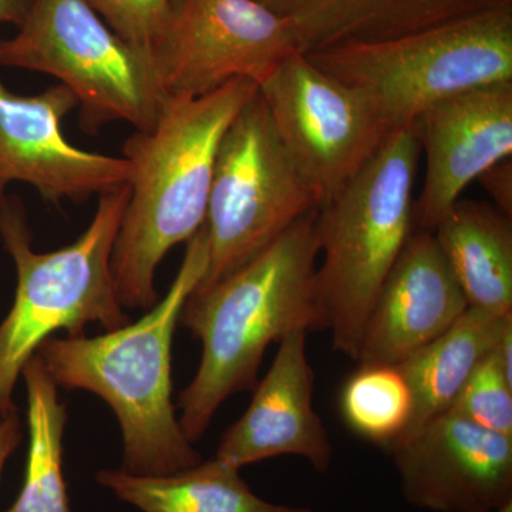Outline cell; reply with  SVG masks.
<instances>
[{"label": "cell", "instance_id": "obj_1", "mask_svg": "<svg viewBox=\"0 0 512 512\" xmlns=\"http://www.w3.org/2000/svg\"><path fill=\"white\" fill-rule=\"evenodd\" d=\"M316 212L234 274L188 296L180 323L202 342L198 372L178 396V421L191 443L229 396L254 389L269 345L296 329L326 330L316 291Z\"/></svg>", "mask_w": 512, "mask_h": 512}, {"label": "cell", "instance_id": "obj_2", "mask_svg": "<svg viewBox=\"0 0 512 512\" xmlns=\"http://www.w3.org/2000/svg\"><path fill=\"white\" fill-rule=\"evenodd\" d=\"M256 93L258 84L237 79L205 96L165 97L156 126L124 143L130 198L111 254L123 308L150 311L158 302V265L204 225L218 147Z\"/></svg>", "mask_w": 512, "mask_h": 512}, {"label": "cell", "instance_id": "obj_3", "mask_svg": "<svg viewBox=\"0 0 512 512\" xmlns=\"http://www.w3.org/2000/svg\"><path fill=\"white\" fill-rule=\"evenodd\" d=\"M208 265L204 225L187 242L183 264L146 315L106 335L49 338L36 355L57 387L89 390L109 403L123 431L121 470L137 476H167L201 463L175 417L171 348L188 296Z\"/></svg>", "mask_w": 512, "mask_h": 512}, {"label": "cell", "instance_id": "obj_4", "mask_svg": "<svg viewBox=\"0 0 512 512\" xmlns=\"http://www.w3.org/2000/svg\"><path fill=\"white\" fill-rule=\"evenodd\" d=\"M130 185L99 197L86 231L73 244L35 252L28 212L18 195L0 202V239L18 276L15 301L0 323V419L18 413L13 390L23 367L60 329L82 335L89 323L107 330L131 322L117 298L111 254Z\"/></svg>", "mask_w": 512, "mask_h": 512}, {"label": "cell", "instance_id": "obj_5", "mask_svg": "<svg viewBox=\"0 0 512 512\" xmlns=\"http://www.w3.org/2000/svg\"><path fill=\"white\" fill-rule=\"evenodd\" d=\"M421 147L413 126L387 138L375 157L316 212L322 264L316 291L333 349L355 360L387 276L412 237Z\"/></svg>", "mask_w": 512, "mask_h": 512}, {"label": "cell", "instance_id": "obj_6", "mask_svg": "<svg viewBox=\"0 0 512 512\" xmlns=\"http://www.w3.org/2000/svg\"><path fill=\"white\" fill-rule=\"evenodd\" d=\"M306 56L322 72L365 94L396 131L412 126L446 97L512 82V6Z\"/></svg>", "mask_w": 512, "mask_h": 512}, {"label": "cell", "instance_id": "obj_7", "mask_svg": "<svg viewBox=\"0 0 512 512\" xmlns=\"http://www.w3.org/2000/svg\"><path fill=\"white\" fill-rule=\"evenodd\" d=\"M0 67L49 74L69 87L89 136L114 121L151 130L165 99L151 56L116 35L86 0H33L16 35L0 39Z\"/></svg>", "mask_w": 512, "mask_h": 512}, {"label": "cell", "instance_id": "obj_8", "mask_svg": "<svg viewBox=\"0 0 512 512\" xmlns=\"http://www.w3.org/2000/svg\"><path fill=\"white\" fill-rule=\"evenodd\" d=\"M318 210L315 192L256 93L218 147L204 222L208 265L197 288L234 274L296 221Z\"/></svg>", "mask_w": 512, "mask_h": 512}, {"label": "cell", "instance_id": "obj_9", "mask_svg": "<svg viewBox=\"0 0 512 512\" xmlns=\"http://www.w3.org/2000/svg\"><path fill=\"white\" fill-rule=\"evenodd\" d=\"M276 131L319 208L362 171L394 131L365 94L293 53L259 84Z\"/></svg>", "mask_w": 512, "mask_h": 512}, {"label": "cell", "instance_id": "obj_10", "mask_svg": "<svg viewBox=\"0 0 512 512\" xmlns=\"http://www.w3.org/2000/svg\"><path fill=\"white\" fill-rule=\"evenodd\" d=\"M298 52L288 20L256 0H171L151 59L165 97H201L237 79L259 86Z\"/></svg>", "mask_w": 512, "mask_h": 512}, {"label": "cell", "instance_id": "obj_11", "mask_svg": "<svg viewBox=\"0 0 512 512\" xmlns=\"http://www.w3.org/2000/svg\"><path fill=\"white\" fill-rule=\"evenodd\" d=\"M79 101L62 83L35 96H20L0 79V202L9 185L28 184L49 204H86L130 183L124 157L103 156L73 146L63 120Z\"/></svg>", "mask_w": 512, "mask_h": 512}, {"label": "cell", "instance_id": "obj_12", "mask_svg": "<svg viewBox=\"0 0 512 512\" xmlns=\"http://www.w3.org/2000/svg\"><path fill=\"white\" fill-rule=\"evenodd\" d=\"M407 503L434 512H490L512 500V437L447 410L387 450Z\"/></svg>", "mask_w": 512, "mask_h": 512}, {"label": "cell", "instance_id": "obj_13", "mask_svg": "<svg viewBox=\"0 0 512 512\" xmlns=\"http://www.w3.org/2000/svg\"><path fill=\"white\" fill-rule=\"evenodd\" d=\"M426 153L414 225L434 232L468 185L512 156V82L477 87L431 104L412 124Z\"/></svg>", "mask_w": 512, "mask_h": 512}, {"label": "cell", "instance_id": "obj_14", "mask_svg": "<svg viewBox=\"0 0 512 512\" xmlns=\"http://www.w3.org/2000/svg\"><path fill=\"white\" fill-rule=\"evenodd\" d=\"M308 330L296 329L279 342L271 369L256 383L244 416L220 441L215 458L238 468L279 456L305 458L319 473L332 463L328 430L313 407L315 373L306 352Z\"/></svg>", "mask_w": 512, "mask_h": 512}, {"label": "cell", "instance_id": "obj_15", "mask_svg": "<svg viewBox=\"0 0 512 512\" xmlns=\"http://www.w3.org/2000/svg\"><path fill=\"white\" fill-rule=\"evenodd\" d=\"M468 302L433 232L414 229L384 282L356 362L397 366L446 332Z\"/></svg>", "mask_w": 512, "mask_h": 512}, {"label": "cell", "instance_id": "obj_16", "mask_svg": "<svg viewBox=\"0 0 512 512\" xmlns=\"http://www.w3.org/2000/svg\"><path fill=\"white\" fill-rule=\"evenodd\" d=\"M288 20L302 53L373 43L512 6V0H256Z\"/></svg>", "mask_w": 512, "mask_h": 512}, {"label": "cell", "instance_id": "obj_17", "mask_svg": "<svg viewBox=\"0 0 512 512\" xmlns=\"http://www.w3.org/2000/svg\"><path fill=\"white\" fill-rule=\"evenodd\" d=\"M468 308L512 313V217L483 201L458 200L434 229Z\"/></svg>", "mask_w": 512, "mask_h": 512}, {"label": "cell", "instance_id": "obj_18", "mask_svg": "<svg viewBox=\"0 0 512 512\" xmlns=\"http://www.w3.org/2000/svg\"><path fill=\"white\" fill-rule=\"evenodd\" d=\"M511 322L512 313L498 316L468 308L439 338L397 365L412 392L413 409L406 430L394 444L414 436L450 409L468 376L497 348Z\"/></svg>", "mask_w": 512, "mask_h": 512}, {"label": "cell", "instance_id": "obj_19", "mask_svg": "<svg viewBox=\"0 0 512 512\" xmlns=\"http://www.w3.org/2000/svg\"><path fill=\"white\" fill-rule=\"evenodd\" d=\"M96 480L143 512H313L262 500L245 483L238 468L215 457L167 476L101 470Z\"/></svg>", "mask_w": 512, "mask_h": 512}, {"label": "cell", "instance_id": "obj_20", "mask_svg": "<svg viewBox=\"0 0 512 512\" xmlns=\"http://www.w3.org/2000/svg\"><path fill=\"white\" fill-rule=\"evenodd\" d=\"M28 392L29 451L18 500L6 512H73L63 476L66 404L35 355L22 370Z\"/></svg>", "mask_w": 512, "mask_h": 512}, {"label": "cell", "instance_id": "obj_21", "mask_svg": "<svg viewBox=\"0 0 512 512\" xmlns=\"http://www.w3.org/2000/svg\"><path fill=\"white\" fill-rule=\"evenodd\" d=\"M339 404L349 429L384 451L402 436L413 409L412 392L397 366H359Z\"/></svg>", "mask_w": 512, "mask_h": 512}, {"label": "cell", "instance_id": "obj_22", "mask_svg": "<svg viewBox=\"0 0 512 512\" xmlns=\"http://www.w3.org/2000/svg\"><path fill=\"white\" fill-rule=\"evenodd\" d=\"M448 410L512 437V376L505 372L497 348L478 363Z\"/></svg>", "mask_w": 512, "mask_h": 512}, {"label": "cell", "instance_id": "obj_23", "mask_svg": "<svg viewBox=\"0 0 512 512\" xmlns=\"http://www.w3.org/2000/svg\"><path fill=\"white\" fill-rule=\"evenodd\" d=\"M94 12L128 45L151 56L171 0H86Z\"/></svg>", "mask_w": 512, "mask_h": 512}, {"label": "cell", "instance_id": "obj_24", "mask_svg": "<svg viewBox=\"0 0 512 512\" xmlns=\"http://www.w3.org/2000/svg\"><path fill=\"white\" fill-rule=\"evenodd\" d=\"M477 180L490 195L494 207L512 217V158L494 164Z\"/></svg>", "mask_w": 512, "mask_h": 512}, {"label": "cell", "instance_id": "obj_25", "mask_svg": "<svg viewBox=\"0 0 512 512\" xmlns=\"http://www.w3.org/2000/svg\"><path fill=\"white\" fill-rule=\"evenodd\" d=\"M22 440V426L19 413L0 419V476L10 454L18 448Z\"/></svg>", "mask_w": 512, "mask_h": 512}, {"label": "cell", "instance_id": "obj_26", "mask_svg": "<svg viewBox=\"0 0 512 512\" xmlns=\"http://www.w3.org/2000/svg\"><path fill=\"white\" fill-rule=\"evenodd\" d=\"M33 0H0V23L19 28L32 8Z\"/></svg>", "mask_w": 512, "mask_h": 512}, {"label": "cell", "instance_id": "obj_27", "mask_svg": "<svg viewBox=\"0 0 512 512\" xmlns=\"http://www.w3.org/2000/svg\"><path fill=\"white\" fill-rule=\"evenodd\" d=\"M490 512H512V500L501 504L500 507L494 508V510Z\"/></svg>", "mask_w": 512, "mask_h": 512}]
</instances>
